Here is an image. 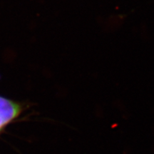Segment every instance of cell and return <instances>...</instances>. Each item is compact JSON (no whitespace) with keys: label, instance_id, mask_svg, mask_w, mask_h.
<instances>
[{"label":"cell","instance_id":"6da1fadb","mask_svg":"<svg viewBox=\"0 0 154 154\" xmlns=\"http://www.w3.org/2000/svg\"><path fill=\"white\" fill-rule=\"evenodd\" d=\"M22 109L19 102L0 96V133L18 118Z\"/></svg>","mask_w":154,"mask_h":154}]
</instances>
